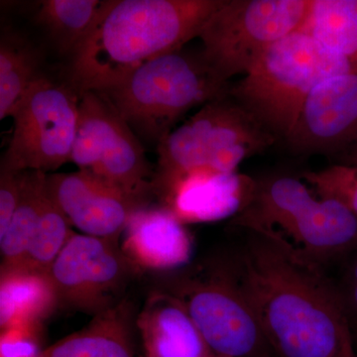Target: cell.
Listing matches in <instances>:
<instances>
[{"label": "cell", "mask_w": 357, "mask_h": 357, "mask_svg": "<svg viewBox=\"0 0 357 357\" xmlns=\"http://www.w3.org/2000/svg\"><path fill=\"white\" fill-rule=\"evenodd\" d=\"M245 234L230 255L273 356L356 357L349 319L326 269L274 239Z\"/></svg>", "instance_id": "cell-1"}, {"label": "cell", "mask_w": 357, "mask_h": 357, "mask_svg": "<svg viewBox=\"0 0 357 357\" xmlns=\"http://www.w3.org/2000/svg\"><path fill=\"white\" fill-rule=\"evenodd\" d=\"M223 0H105L70 58L79 95L102 91L150 60L182 50Z\"/></svg>", "instance_id": "cell-2"}, {"label": "cell", "mask_w": 357, "mask_h": 357, "mask_svg": "<svg viewBox=\"0 0 357 357\" xmlns=\"http://www.w3.org/2000/svg\"><path fill=\"white\" fill-rule=\"evenodd\" d=\"M230 225L274 239L324 269L357 248L356 215L291 176L257 181L250 201Z\"/></svg>", "instance_id": "cell-3"}, {"label": "cell", "mask_w": 357, "mask_h": 357, "mask_svg": "<svg viewBox=\"0 0 357 357\" xmlns=\"http://www.w3.org/2000/svg\"><path fill=\"white\" fill-rule=\"evenodd\" d=\"M273 133L229 95L204 103L157 145L156 199L183 178L199 172H236L244 160L276 142Z\"/></svg>", "instance_id": "cell-4"}, {"label": "cell", "mask_w": 357, "mask_h": 357, "mask_svg": "<svg viewBox=\"0 0 357 357\" xmlns=\"http://www.w3.org/2000/svg\"><path fill=\"white\" fill-rule=\"evenodd\" d=\"M357 73L351 61L303 31L272 45L229 95L278 138L287 139L312 89L328 77Z\"/></svg>", "instance_id": "cell-5"}, {"label": "cell", "mask_w": 357, "mask_h": 357, "mask_svg": "<svg viewBox=\"0 0 357 357\" xmlns=\"http://www.w3.org/2000/svg\"><path fill=\"white\" fill-rule=\"evenodd\" d=\"M201 53L171 52L150 60L102 93L138 137L157 145L189 110L225 95Z\"/></svg>", "instance_id": "cell-6"}, {"label": "cell", "mask_w": 357, "mask_h": 357, "mask_svg": "<svg viewBox=\"0 0 357 357\" xmlns=\"http://www.w3.org/2000/svg\"><path fill=\"white\" fill-rule=\"evenodd\" d=\"M162 275L157 288L182 303L213 354L275 357L239 283L230 252Z\"/></svg>", "instance_id": "cell-7"}, {"label": "cell", "mask_w": 357, "mask_h": 357, "mask_svg": "<svg viewBox=\"0 0 357 357\" xmlns=\"http://www.w3.org/2000/svg\"><path fill=\"white\" fill-rule=\"evenodd\" d=\"M312 0H223L204 23L199 52L222 83L248 74L279 40L301 31Z\"/></svg>", "instance_id": "cell-8"}, {"label": "cell", "mask_w": 357, "mask_h": 357, "mask_svg": "<svg viewBox=\"0 0 357 357\" xmlns=\"http://www.w3.org/2000/svg\"><path fill=\"white\" fill-rule=\"evenodd\" d=\"M70 162L136 198L149 203L156 199L155 169L139 137L98 91L79 95Z\"/></svg>", "instance_id": "cell-9"}, {"label": "cell", "mask_w": 357, "mask_h": 357, "mask_svg": "<svg viewBox=\"0 0 357 357\" xmlns=\"http://www.w3.org/2000/svg\"><path fill=\"white\" fill-rule=\"evenodd\" d=\"M79 95L69 83L40 77L16 105L14 126L0 168L48 174L70 162Z\"/></svg>", "instance_id": "cell-10"}, {"label": "cell", "mask_w": 357, "mask_h": 357, "mask_svg": "<svg viewBox=\"0 0 357 357\" xmlns=\"http://www.w3.org/2000/svg\"><path fill=\"white\" fill-rule=\"evenodd\" d=\"M48 275L59 307L95 317L123 302L141 274L117 241L75 234Z\"/></svg>", "instance_id": "cell-11"}, {"label": "cell", "mask_w": 357, "mask_h": 357, "mask_svg": "<svg viewBox=\"0 0 357 357\" xmlns=\"http://www.w3.org/2000/svg\"><path fill=\"white\" fill-rule=\"evenodd\" d=\"M297 154L335 160L357 145V73L328 77L312 89L288 136Z\"/></svg>", "instance_id": "cell-12"}, {"label": "cell", "mask_w": 357, "mask_h": 357, "mask_svg": "<svg viewBox=\"0 0 357 357\" xmlns=\"http://www.w3.org/2000/svg\"><path fill=\"white\" fill-rule=\"evenodd\" d=\"M47 190L73 227L117 243L134 213L152 206L86 171L47 174Z\"/></svg>", "instance_id": "cell-13"}, {"label": "cell", "mask_w": 357, "mask_h": 357, "mask_svg": "<svg viewBox=\"0 0 357 357\" xmlns=\"http://www.w3.org/2000/svg\"><path fill=\"white\" fill-rule=\"evenodd\" d=\"M121 238V250L140 274L181 269L190 264L194 250L185 225L160 204L136 211Z\"/></svg>", "instance_id": "cell-14"}, {"label": "cell", "mask_w": 357, "mask_h": 357, "mask_svg": "<svg viewBox=\"0 0 357 357\" xmlns=\"http://www.w3.org/2000/svg\"><path fill=\"white\" fill-rule=\"evenodd\" d=\"M256 183L237 171L191 174L178 181L158 204L185 225L234 218L250 201Z\"/></svg>", "instance_id": "cell-15"}, {"label": "cell", "mask_w": 357, "mask_h": 357, "mask_svg": "<svg viewBox=\"0 0 357 357\" xmlns=\"http://www.w3.org/2000/svg\"><path fill=\"white\" fill-rule=\"evenodd\" d=\"M143 357H210L213 354L182 303L156 288L136 314Z\"/></svg>", "instance_id": "cell-16"}, {"label": "cell", "mask_w": 357, "mask_h": 357, "mask_svg": "<svg viewBox=\"0 0 357 357\" xmlns=\"http://www.w3.org/2000/svg\"><path fill=\"white\" fill-rule=\"evenodd\" d=\"M136 314L126 298L93 317L82 330L47 347L40 357H137Z\"/></svg>", "instance_id": "cell-17"}, {"label": "cell", "mask_w": 357, "mask_h": 357, "mask_svg": "<svg viewBox=\"0 0 357 357\" xmlns=\"http://www.w3.org/2000/svg\"><path fill=\"white\" fill-rule=\"evenodd\" d=\"M59 307L48 274L13 271L0 274V330L18 324H44Z\"/></svg>", "instance_id": "cell-18"}, {"label": "cell", "mask_w": 357, "mask_h": 357, "mask_svg": "<svg viewBox=\"0 0 357 357\" xmlns=\"http://www.w3.org/2000/svg\"><path fill=\"white\" fill-rule=\"evenodd\" d=\"M43 59L27 37L2 28L0 37V119L13 115L33 84L45 76Z\"/></svg>", "instance_id": "cell-19"}, {"label": "cell", "mask_w": 357, "mask_h": 357, "mask_svg": "<svg viewBox=\"0 0 357 357\" xmlns=\"http://www.w3.org/2000/svg\"><path fill=\"white\" fill-rule=\"evenodd\" d=\"M47 197V174L23 171L20 204L6 231L0 236V274L16 271L22 265L38 227Z\"/></svg>", "instance_id": "cell-20"}, {"label": "cell", "mask_w": 357, "mask_h": 357, "mask_svg": "<svg viewBox=\"0 0 357 357\" xmlns=\"http://www.w3.org/2000/svg\"><path fill=\"white\" fill-rule=\"evenodd\" d=\"M301 31L357 66V0H312Z\"/></svg>", "instance_id": "cell-21"}, {"label": "cell", "mask_w": 357, "mask_h": 357, "mask_svg": "<svg viewBox=\"0 0 357 357\" xmlns=\"http://www.w3.org/2000/svg\"><path fill=\"white\" fill-rule=\"evenodd\" d=\"M100 4L98 0H44L35 21L59 53L70 58L88 36Z\"/></svg>", "instance_id": "cell-22"}, {"label": "cell", "mask_w": 357, "mask_h": 357, "mask_svg": "<svg viewBox=\"0 0 357 357\" xmlns=\"http://www.w3.org/2000/svg\"><path fill=\"white\" fill-rule=\"evenodd\" d=\"M74 234L70 220L54 203L48 192L38 227L26 253L24 261L16 271L48 274L52 265Z\"/></svg>", "instance_id": "cell-23"}, {"label": "cell", "mask_w": 357, "mask_h": 357, "mask_svg": "<svg viewBox=\"0 0 357 357\" xmlns=\"http://www.w3.org/2000/svg\"><path fill=\"white\" fill-rule=\"evenodd\" d=\"M302 178L318 196L340 202L357 217V166L333 164Z\"/></svg>", "instance_id": "cell-24"}, {"label": "cell", "mask_w": 357, "mask_h": 357, "mask_svg": "<svg viewBox=\"0 0 357 357\" xmlns=\"http://www.w3.org/2000/svg\"><path fill=\"white\" fill-rule=\"evenodd\" d=\"M0 331V357H40L47 347L44 324H18Z\"/></svg>", "instance_id": "cell-25"}, {"label": "cell", "mask_w": 357, "mask_h": 357, "mask_svg": "<svg viewBox=\"0 0 357 357\" xmlns=\"http://www.w3.org/2000/svg\"><path fill=\"white\" fill-rule=\"evenodd\" d=\"M342 261L340 278L333 282L354 335L357 333V248Z\"/></svg>", "instance_id": "cell-26"}, {"label": "cell", "mask_w": 357, "mask_h": 357, "mask_svg": "<svg viewBox=\"0 0 357 357\" xmlns=\"http://www.w3.org/2000/svg\"><path fill=\"white\" fill-rule=\"evenodd\" d=\"M22 173L0 168V236L6 231L20 204Z\"/></svg>", "instance_id": "cell-27"}, {"label": "cell", "mask_w": 357, "mask_h": 357, "mask_svg": "<svg viewBox=\"0 0 357 357\" xmlns=\"http://www.w3.org/2000/svg\"><path fill=\"white\" fill-rule=\"evenodd\" d=\"M335 164H344V165L357 166V145L356 147L347 151V153L342 155L337 160H335Z\"/></svg>", "instance_id": "cell-28"}, {"label": "cell", "mask_w": 357, "mask_h": 357, "mask_svg": "<svg viewBox=\"0 0 357 357\" xmlns=\"http://www.w3.org/2000/svg\"><path fill=\"white\" fill-rule=\"evenodd\" d=\"M354 351H356V356L357 357V333H354Z\"/></svg>", "instance_id": "cell-29"}, {"label": "cell", "mask_w": 357, "mask_h": 357, "mask_svg": "<svg viewBox=\"0 0 357 357\" xmlns=\"http://www.w3.org/2000/svg\"><path fill=\"white\" fill-rule=\"evenodd\" d=\"M210 357H227V356H218V354H213Z\"/></svg>", "instance_id": "cell-30"}]
</instances>
